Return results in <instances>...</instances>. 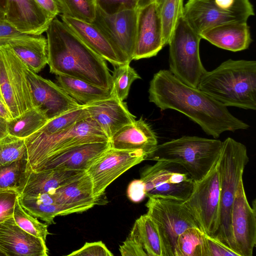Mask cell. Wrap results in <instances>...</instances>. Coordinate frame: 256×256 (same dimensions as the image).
I'll return each instance as SVG.
<instances>
[{
  "instance_id": "24",
  "label": "cell",
  "mask_w": 256,
  "mask_h": 256,
  "mask_svg": "<svg viewBox=\"0 0 256 256\" xmlns=\"http://www.w3.org/2000/svg\"><path fill=\"white\" fill-rule=\"evenodd\" d=\"M110 143L112 148L142 150L148 158L158 145L156 135L142 118L120 129L110 140Z\"/></svg>"
},
{
  "instance_id": "21",
  "label": "cell",
  "mask_w": 256,
  "mask_h": 256,
  "mask_svg": "<svg viewBox=\"0 0 256 256\" xmlns=\"http://www.w3.org/2000/svg\"><path fill=\"white\" fill-rule=\"evenodd\" d=\"M63 22L94 52L114 66L130 63L93 23L61 14Z\"/></svg>"
},
{
  "instance_id": "10",
  "label": "cell",
  "mask_w": 256,
  "mask_h": 256,
  "mask_svg": "<svg viewBox=\"0 0 256 256\" xmlns=\"http://www.w3.org/2000/svg\"><path fill=\"white\" fill-rule=\"evenodd\" d=\"M140 179L145 186L146 196L186 200L190 196L194 182L180 165L165 160L144 168Z\"/></svg>"
},
{
  "instance_id": "48",
  "label": "cell",
  "mask_w": 256,
  "mask_h": 256,
  "mask_svg": "<svg viewBox=\"0 0 256 256\" xmlns=\"http://www.w3.org/2000/svg\"><path fill=\"white\" fill-rule=\"evenodd\" d=\"M0 116L7 120L12 118L11 114L8 111L4 102L0 99Z\"/></svg>"
},
{
  "instance_id": "3",
  "label": "cell",
  "mask_w": 256,
  "mask_h": 256,
  "mask_svg": "<svg viewBox=\"0 0 256 256\" xmlns=\"http://www.w3.org/2000/svg\"><path fill=\"white\" fill-rule=\"evenodd\" d=\"M198 88L226 106L256 110V62L229 59L206 72Z\"/></svg>"
},
{
  "instance_id": "40",
  "label": "cell",
  "mask_w": 256,
  "mask_h": 256,
  "mask_svg": "<svg viewBox=\"0 0 256 256\" xmlns=\"http://www.w3.org/2000/svg\"><path fill=\"white\" fill-rule=\"evenodd\" d=\"M20 192L14 189L0 188V223L12 217Z\"/></svg>"
},
{
  "instance_id": "22",
  "label": "cell",
  "mask_w": 256,
  "mask_h": 256,
  "mask_svg": "<svg viewBox=\"0 0 256 256\" xmlns=\"http://www.w3.org/2000/svg\"><path fill=\"white\" fill-rule=\"evenodd\" d=\"M110 148V142L80 144L51 158L34 171L52 169L86 171L94 161Z\"/></svg>"
},
{
  "instance_id": "46",
  "label": "cell",
  "mask_w": 256,
  "mask_h": 256,
  "mask_svg": "<svg viewBox=\"0 0 256 256\" xmlns=\"http://www.w3.org/2000/svg\"><path fill=\"white\" fill-rule=\"evenodd\" d=\"M50 16L55 18L60 14H64V10L60 0H34Z\"/></svg>"
},
{
  "instance_id": "52",
  "label": "cell",
  "mask_w": 256,
  "mask_h": 256,
  "mask_svg": "<svg viewBox=\"0 0 256 256\" xmlns=\"http://www.w3.org/2000/svg\"><path fill=\"white\" fill-rule=\"evenodd\" d=\"M8 0H0V7L3 9L5 12L6 10Z\"/></svg>"
},
{
  "instance_id": "16",
  "label": "cell",
  "mask_w": 256,
  "mask_h": 256,
  "mask_svg": "<svg viewBox=\"0 0 256 256\" xmlns=\"http://www.w3.org/2000/svg\"><path fill=\"white\" fill-rule=\"evenodd\" d=\"M25 71L34 106L45 114L48 120L81 105L60 86L37 74L26 65Z\"/></svg>"
},
{
  "instance_id": "49",
  "label": "cell",
  "mask_w": 256,
  "mask_h": 256,
  "mask_svg": "<svg viewBox=\"0 0 256 256\" xmlns=\"http://www.w3.org/2000/svg\"><path fill=\"white\" fill-rule=\"evenodd\" d=\"M8 134V120L0 116V140Z\"/></svg>"
},
{
  "instance_id": "2",
  "label": "cell",
  "mask_w": 256,
  "mask_h": 256,
  "mask_svg": "<svg viewBox=\"0 0 256 256\" xmlns=\"http://www.w3.org/2000/svg\"><path fill=\"white\" fill-rule=\"evenodd\" d=\"M50 72L112 90V75L106 60L56 17L46 30Z\"/></svg>"
},
{
  "instance_id": "50",
  "label": "cell",
  "mask_w": 256,
  "mask_h": 256,
  "mask_svg": "<svg viewBox=\"0 0 256 256\" xmlns=\"http://www.w3.org/2000/svg\"><path fill=\"white\" fill-rule=\"evenodd\" d=\"M163 0H140L138 3V8H142L153 2H156L158 6H159Z\"/></svg>"
},
{
  "instance_id": "26",
  "label": "cell",
  "mask_w": 256,
  "mask_h": 256,
  "mask_svg": "<svg viewBox=\"0 0 256 256\" xmlns=\"http://www.w3.org/2000/svg\"><path fill=\"white\" fill-rule=\"evenodd\" d=\"M8 45L22 61L37 73L48 64L47 39L40 35L22 34L7 41Z\"/></svg>"
},
{
  "instance_id": "8",
  "label": "cell",
  "mask_w": 256,
  "mask_h": 256,
  "mask_svg": "<svg viewBox=\"0 0 256 256\" xmlns=\"http://www.w3.org/2000/svg\"><path fill=\"white\" fill-rule=\"evenodd\" d=\"M254 15L250 0H188L183 10L184 17L199 34L223 24L247 22Z\"/></svg>"
},
{
  "instance_id": "39",
  "label": "cell",
  "mask_w": 256,
  "mask_h": 256,
  "mask_svg": "<svg viewBox=\"0 0 256 256\" xmlns=\"http://www.w3.org/2000/svg\"><path fill=\"white\" fill-rule=\"evenodd\" d=\"M64 15L88 22L94 21L96 12L94 0H60Z\"/></svg>"
},
{
  "instance_id": "35",
  "label": "cell",
  "mask_w": 256,
  "mask_h": 256,
  "mask_svg": "<svg viewBox=\"0 0 256 256\" xmlns=\"http://www.w3.org/2000/svg\"><path fill=\"white\" fill-rule=\"evenodd\" d=\"M140 76L127 63L114 67L112 75V92L114 96L121 101L126 100L128 94L132 84Z\"/></svg>"
},
{
  "instance_id": "37",
  "label": "cell",
  "mask_w": 256,
  "mask_h": 256,
  "mask_svg": "<svg viewBox=\"0 0 256 256\" xmlns=\"http://www.w3.org/2000/svg\"><path fill=\"white\" fill-rule=\"evenodd\" d=\"M12 216L19 227L36 237L46 241L48 235L50 234L48 225L42 223L26 211L20 206L18 198L16 202Z\"/></svg>"
},
{
  "instance_id": "43",
  "label": "cell",
  "mask_w": 256,
  "mask_h": 256,
  "mask_svg": "<svg viewBox=\"0 0 256 256\" xmlns=\"http://www.w3.org/2000/svg\"><path fill=\"white\" fill-rule=\"evenodd\" d=\"M68 256H112L113 254L102 241L86 242L80 249L72 252Z\"/></svg>"
},
{
  "instance_id": "19",
  "label": "cell",
  "mask_w": 256,
  "mask_h": 256,
  "mask_svg": "<svg viewBox=\"0 0 256 256\" xmlns=\"http://www.w3.org/2000/svg\"><path fill=\"white\" fill-rule=\"evenodd\" d=\"M54 18L34 0H8L6 20L22 33L42 34Z\"/></svg>"
},
{
  "instance_id": "28",
  "label": "cell",
  "mask_w": 256,
  "mask_h": 256,
  "mask_svg": "<svg viewBox=\"0 0 256 256\" xmlns=\"http://www.w3.org/2000/svg\"><path fill=\"white\" fill-rule=\"evenodd\" d=\"M18 200L20 206L29 214L47 224H54V218L56 216L70 214L58 202L53 190L34 195L20 194Z\"/></svg>"
},
{
  "instance_id": "11",
  "label": "cell",
  "mask_w": 256,
  "mask_h": 256,
  "mask_svg": "<svg viewBox=\"0 0 256 256\" xmlns=\"http://www.w3.org/2000/svg\"><path fill=\"white\" fill-rule=\"evenodd\" d=\"M146 214L158 226L168 256H176L178 236L189 228L200 229L184 201L149 198Z\"/></svg>"
},
{
  "instance_id": "20",
  "label": "cell",
  "mask_w": 256,
  "mask_h": 256,
  "mask_svg": "<svg viewBox=\"0 0 256 256\" xmlns=\"http://www.w3.org/2000/svg\"><path fill=\"white\" fill-rule=\"evenodd\" d=\"M84 106L88 116L99 126L109 140L122 128L136 120L126 104L114 96Z\"/></svg>"
},
{
  "instance_id": "18",
  "label": "cell",
  "mask_w": 256,
  "mask_h": 256,
  "mask_svg": "<svg viewBox=\"0 0 256 256\" xmlns=\"http://www.w3.org/2000/svg\"><path fill=\"white\" fill-rule=\"evenodd\" d=\"M0 253L6 256H48L46 241L19 227L13 216L0 223Z\"/></svg>"
},
{
  "instance_id": "7",
  "label": "cell",
  "mask_w": 256,
  "mask_h": 256,
  "mask_svg": "<svg viewBox=\"0 0 256 256\" xmlns=\"http://www.w3.org/2000/svg\"><path fill=\"white\" fill-rule=\"evenodd\" d=\"M201 39L182 14L168 44L169 70L183 83L194 88H197L201 78L206 72L200 58Z\"/></svg>"
},
{
  "instance_id": "54",
  "label": "cell",
  "mask_w": 256,
  "mask_h": 256,
  "mask_svg": "<svg viewBox=\"0 0 256 256\" xmlns=\"http://www.w3.org/2000/svg\"><path fill=\"white\" fill-rule=\"evenodd\" d=\"M0 256H3L2 254L0 253Z\"/></svg>"
},
{
  "instance_id": "51",
  "label": "cell",
  "mask_w": 256,
  "mask_h": 256,
  "mask_svg": "<svg viewBox=\"0 0 256 256\" xmlns=\"http://www.w3.org/2000/svg\"><path fill=\"white\" fill-rule=\"evenodd\" d=\"M6 20V12L0 7V24Z\"/></svg>"
},
{
  "instance_id": "32",
  "label": "cell",
  "mask_w": 256,
  "mask_h": 256,
  "mask_svg": "<svg viewBox=\"0 0 256 256\" xmlns=\"http://www.w3.org/2000/svg\"><path fill=\"white\" fill-rule=\"evenodd\" d=\"M28 158L0 166V188H11L20 194L28 174Z\"/></svg>"
},
{
  "instance_id": "13",
  "label": "cell",
  "mask_w": 256,
  "mask_h": 256,
  "mask_svg": "<svg viewBox=\"0 0 256 256\" xmlns=\"http://www.w3.org/2000/svg\"><path fill=\"white\" fill-rule=\"evenodd\" d=\"M142 150H118L110 147L86 170L93 186L94 196L100 200L107 187L132 166L148 159Z\"/></svg>"
},
{
  "instance_id": "33",
  "label": "cell",
  "mask_w": 256,
  "mask_h": 256,
  "mask_svg": "<svg viewBox=\"0 0 256 256\" xmlns=\"http://www.w3.org/2000/svg\"><path fill=\"white\" fill-rule=\"evenodd\" d=\"M184 0H164L158 6L164 44H168L176 24L183 14Z\"/></svg>"
},
{
  "instance_id": "30",
  "label": "cell",
  "mask_w": 256,
  "mask_h": 256,
  "mask_svg": "<svg viewBox=\"0 0 256 256\" xmlns=\"http://www.w3.org/2000/svg\"><path fill=\"white\" fill-rule=\"evenodd\" d=\"M57 82L64 92L79 104L86 106L114 96L108 90L76 78L57 75Z\"/></svg>"
},
{
  "instance_id": "1",
  "label": "cell",
  "mask_w": 256,
  "mask_h": 256,
  "mask_svg": "<svg viewBox=\"0 0 256 256\" xmlns=\"http://www.w3.org/2000/svg\"><path fill=\"white\" fill-rule=\"evenodd\" d=\"M148 94L149 101L160 110L171 109L183 114L214 138L225 132L249 128L227 106L198 88L183 83L169 70H162L154 74Z\"/></svg>"
},
{
  "instance_id": "23",
  "label": "cell",
  "mask_w": 256,
  "mask_h": 256,
  "mask_svg": "<svg viewBox=\"0 0 256 256\" xmlns=\"http://www.w3.org/2000/svg\"><path fill=\"white\" fill-rule=\"evenodd\" d=\"M53 192L60 204L70 214L86 211L100 200L94 195L92 182L86 171Z\"/></svg>"
},
{
  "instance_id": "42",
  "label": "cell",
  "mask_w": 256,
  "mask_h": 256,
  "mask_svg": "<svg viewBox=\"0 0 256 256\" xmlns=\"http://www.w3.org/2000/svg\"><path fill=\"white\" fill-rule=\"evenodd\" d=\"M140 0H94L96 6L106 14H112L128 10L138 9Z\"/></svg>"
},
{
  "instance_id": "5",
  "label": "cell",
  "mask_w": 256,
  "mask_h": 256,
  "mask_svg": "<svg viewBox=\"0 0 256 256\" xmlns=\"http://www.w3.org/2000/svg\"><path fill=\"white\" fill-rule=\"evenodd\" d=\"M222 144L216 138L184 136L158 144L148 158L176 163L194 181H198L218 159Z\"/></svg>"
},
{
  "instance_id": "47",
  "label": "cell",
  "mask_w": 256,
  "mask_h": 256,
  "mask_svg": "<svg viewBox=\"0 0 256 256\" xmlns=\"http://www.w3.org/2000/svg\"><path fill=\"white\" fill-rule=\"evenodd\" d=\"M22 34L6 20L0 24V46L4 45L10 39Z\"/></svg>"
},
{
  "instance_id": "44",
  "label": "cell",
  "mask_w": 256,
  "mask_h": 256,
  "mask_svg": "<svg viewBox=\"0 0 256 256\" xmlns=\"http://www.w3.org/2000/svg\"><path fill=\"white\" fill-rule=\"evenodd\" d=\"M119 250L122 256H147L142 246L129 237L120 246Z\"/></svg>"
},
{
  "instance_id": "38",
  "label": "cell",
  "mask_w": 256,
  "mask_h": 256,
  "mask_svg": "<svg viewBox=\"0 0 256 256\" xmlns=\"http://www.w3.org/2000/svg\"><path fill=\"white\" fill-rule=\"evenodd\" d=\"M28 158L24 138L8 134L0 140V166Z\"/></svg>"
},
{
  "instance_id": "29",
  "label": "cell",
  "mask_w": 256,
  "mask_h": 256,
  "mask_svg": "<svg viewBox=\"0 0 256 256\" xmlns=\"http://www.w3.org/2000/svg\"><path fill=\"white\" fill-rule=\"evenodd\" d=\"M128 237L140 244L147 256H168L158 226L146 214L136 220Z\"/></svg>"
},
{
  "instance_id": "12",
  "label": "cell",
  "mask_w": 256,
  "mask_h": 256,
  "mask_svg": "<svg viewBox=\"0 0 256 256\" xmlns=\"http://www.w3.org/2000/svg\"><path fill=\"white\" fill-rule=\"evenodd\" d=\"M218 160L202 178L194 182L190 196L184 201L202 230L212 236L218 230L220 222V184Z\"/></svg>"
},
{
  "instance_id": "15",
  "label": "cell",
  "mask_w": 256,
  "mask_h": 256,
  "mask_svg": "<svg viewBox=\"0 0 256 256\" xmlns=\"http://www.w3.org/2000/svg\"><path fill=\"white\" fill-rule=\"evenodd\" d=\"M256 200L252 207L245 192L243 180L236 190L232 211L234 251L239 256H252L256 244Z\"/></svg>"
},
{
  "instance_id": "6",
  "label": "cell",
  "mask_w": 256,
  "mask_h": 256,
  "mask_svg": "<svg viewBox=\"0 0 256 256\" xmlns=\"http://www.w3.org/2000/svg\"><path fill=\"white\" fill-rule=\"evenodd\" d=\"M28 168L36 170L46 161L73 146L89 142H110L109 138L90 117L52 134L38 131L24 138Z\"/></svg>"
},
{
  "instance_id": "17",
  "label": "cell",
  "mask_w": 256,
  "mask_h": 256,
  "mask_svg": "<svg viewBox=\"0 0 256 256\" xmlns=\"http://www.w3.org/2000/svg\"><path fill=\"white\" fill-rule=\"evenodd\" d=\"M165 46L158 4L153 2L138 8L132 60L154 56Z\"/></svg>"
},
{
  "instance_id": "36",
  "label": "cell",
  "mask_w": 256,
  "mask_h": 256,
  "mask_svg": "<svg viewBox=\"0 0 256 256\" xmlns=\"http://www.w3.org/2000/svg\"><path fill=\"white\" fill-rule=\"evenodd\" d=\"M88 117V114L84 106L80 105L48 120L38 131L46 134H52L64 130Z\"/></svg>"
},
{
  "instance_id": "34",
  "label": "cell",
  "mask_w": 256,
  "mask_h": 256,
  "mask_svg": "<svg viewBox=\"0 0 256 256\" xmlns=\"http://www.w3.org/2000/svg\"><path fill=\"white\" fill-rule=\"evenodd\" d=\"M204 233L198 228L186 230L178 238L176 256H204Z\"/></svg>"
},
{
  "instance_id": "53",
  "label": "cell",
  "mask_w": 256,
  "mask_h": 256,
  "mask_svg": "<svg viewBox=\"0 0 256 256\" xmlns=\"http://www.w3.org/2000/svg\"><path fill=\"white\" fill-rule=\"evenodd\" d=\"M0 99L2 100V98H1L0 94Z\"/></svg>"
},
{
  "instance_id": "25",
  "label": "cell",
  "mask_w": 256,
  "mask_h": 256,
  "mask_svg": "<svg viewBox=\"0 0 256 256\" xmlns=\"http://www.w3.org/2000/svg\"><path fill=\"white\" fill-rule=\"evenodd\" d=\"M200 35L218 48L234 52L248 48L252 42L247 22L223 24L208 28Z\"/></svg>"
},
{
  "instance_id": "9",
  "label": "cell",
  "mask_w": 256,
  "mask_h": 256,
  "mask_svg": "<svg viewBox=\"0 0 256 256\" xmlns=\"http://www.w3.org/2000/svg\"><path fill=\"white\" fill-rule=\"evenodd\" d=\"M25 66L8 45L0 46V94L12 118L34 107Z\"/></svg>"
},
{
  "instance_id": "27",
  "label": "cell",
  "mask_w": 256,
  "mask_h": 256,
  "mask_svg": "<svg viewBox=\"0 0 256 256\" xmlns=\"http://www.w3.org/2000/svg\"><path fill=\"white\" fill-rule=\"evenodd\" d=\"M86 171L48 170L34 171L28 166L20 194L34 195L48 192L68 183Z\"/></svg>"
},
{
  "instance_id": "45",
  "label": "cell",
  "mask_w": 256,
  "mask_h": 256,
  "mask_svg": "<svg viewBox=\"0 0 256 256\" xmlns=\"http://www.w3.org/2000/svg\"><path fill=\"white\" fill-rule=\"evenodd\" d=\"M128 198L132 202H139L146 196L145 186L140 178L132 180L127 189Z\"/></svg>"
},
{
  "instance_id": "31",
  "label": "cell",
  "mask_w": 256,
  "mask_h": 256,
  "mask_svg": "<svg viewBox=\"0 0 256 256\" xmlns=\"http://www.w3.org/2000/svg\"><path fill=\"white\" fill-rule=\"evenodd\" d=\"M48 121L45 114L38 108L34 107L8 120V134L26 138L38 130Z\"/></svg>"
},
{
  "instance_id": "14",
  "label": "cell",
  "mask_w": 256,
  "mask_h": 256,
  "mask_svg": "<svg viewBox=\"0 0 256 256\" xmlns=\"http://www.w3.org/2000/svg\"><path fill=\"white\" fill-rule=\"evenodd\" d=\"M138 11V8L108 14L96 6L92 22L130 62L135 46Z\"/></svg>"
},
{
  "instance_id": "41",
  "label": "cell",
  "mask_w": 256,
  "mask_h": 256,
  "mask_svg": "<svg viewBox=\"0 0 256 256\" xmlns=\"http://www.w3.org/2000/svg\"><path fill=\"white\" fill-rule=\"evenodd\" d=\"M204 256H239L234 251L214 236L204 233Z\"/></svg>"
},
{
  "instance_id": "4",
  "label": "cell",
  "mask_w": 256,
  "mask_h": 256,
  "mask_svg": "<svg viewBox=\"0 0 256 256\" xmlns=\"http://www.w3.org/2000/svg\"><path fill=\"white\" fill-rule=\"evenodd\" d=\"M249 161L245 145L231 138L222 142L218 160L220 184V214L218 230L214 236L234 251L232 211L238 186Z\"/></svg>"
}]
</instances>
